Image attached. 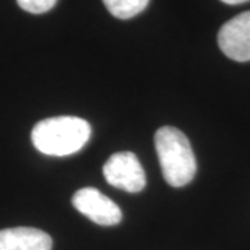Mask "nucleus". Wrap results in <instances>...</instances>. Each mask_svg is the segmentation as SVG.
<instances>
[{"instance_id": "8", "label": "nucleus", "mask_w": 250, "mask_h": 250, "mask_svg": "<svg viewBox=\"0 0 250 250\" xmlns=\"http://www.w3.org/2000/svg\"><path fill=\"white\" fill-rule=\"evenodd\" d=\"M18 6L31 14H43L53 9L57 0H17Z\"/></svg>"}, {"instance_id": "2", "label": "nucleus", "mask_w": 250, "mask_h": 250, "mask_svg": "<svg viewBox=\"0 0 250 250\" xmlns=\"http://www.w3.org/2000/svg\"><path fill=\"white\" fill-rule=\"evenodd\" d=\"M154 145L167 184L174 188L188 185L196 174V159L189 139L179 129L166 125L157 129Z\"/></svg>"}, {"instance_id": "3", "label": "nucleus", "mask_w": 250, "mask_h": 250, "mask_svg": "<svg viewBox=\"0 0 250 250\" xmlns=\"http://www.w3.org/2000/svg\"><path fill=\"white\" fill-rule=\"evenodd\" d=\"M103 175L111 187L131 193L146 187V175L134 153L120 152L110 156L103 167Z\"/></svg>"}, {"instance_id": "6", "label": "nucleus", "mask_w": 250, "mask_h": 250, "mask_svg": "<svg viewBox=\"0 0 250 250\" xmlns=\"http://www.w3.org/2000/svg\"><path fill=\"white\" fill-rule=\"evenodd\" d=\"M50 235L38 228L16 227L0 231V250H52Z\"/></svg>"}, {"instance_id": "9", "label": "nucleus", "mask_w": 250, "mask_h": 250, "mask_svg": "<svg viewBox=\"0 0 250 250\" xmlns=\"http://www.w3.org/2000/svg\"><path fill=\"white\" fill-rule=\"evenodd\" d=\"M223 3H227V4H241V3H246V1H250V0H221Z\"/></svg>"}, {"instance_id": "4", "label": "nucleus", "mask_w": 250, "mask_h": 250, "mask_svg": "<svg viewBox=\"0 0 250 250\" xmlns=\"http://www.w3.org/2000/svg\"><path fill=\"white\" fill-rule=\"evenodd\" d=\"M72 205L81 214L103 227L117 225L123 218L120 207L95 188H82L72 196Z\"/></svg>"}, {"instance_id": "7", "label": "nucleus", "mask_w": 250, "mask_h": 250, "mask_svg": "<svg viewBox=\"0 0 250 250\" xmlns=\"http://www.w3.org/2000/svg\"><path fill=\"white\" fill-rule=\"evenodd\" d=\"M107 10L120 20H129L147 7L149 0H103Z\"/></svg>"}, {"instance_id": "5", "label": "nucleus", "mask_w": 250, "mask_h": 250, "mask_svg": "<svg viewBox=\"0 0 250 250\" xmlns=\"http://www.w3.org/2000/svg\"><path fill=\"white\" fill-rule=\"evenodd\" d=\"M218 46L235 62H250V11L227 21L218 32Z\"/></svg>"}, {"instance_id": "1", "label": "nucleus", "mask_w": 250, "mask_h": 250, "mask_svg": "<svg viewBox=\"0 0 250 250\" xmlns=\"http://www.w3.org/2000/svg\"><path fill=\"white\" fill-rule=\"evenodd\" d=\"M90 132V125L80 117H52L34 126L31 139L41 153L64 157L80 152L89 141Z\"/></svg>"}]
</instances>
